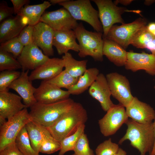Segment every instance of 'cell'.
<instances>
[{"label": "cell", "instance_id": "cell-1", "mask_svg": "<svg viewBox=\"0 0 155 155\" xmlns=\"http://www.w3.org/2000/svg\"><path fill=\"white\" fill-rule=\"evenodd\" d=\"M88 119L86 110L80 103L75 102L71 108L55 123L46 128L52 136L61 142L74 133Z\"/></svg>", "mask_w": 155, "mask_h": 155}, {"label": "cell", "instance_id": "cell-2", "mask_svg": "<svg viewBox=\"0 0 155 155\" xmlns=\"http://www.w3.org/2000/svg\"><path fill=\"white\" fill-rule=\"evenodd\" d=\"M152 122L143 124L129 119L125 123L127 126L126 133L119 144L121 145L128 140L131 145L138 150L140 155H146L147 153L150 154L155 142Z\"/></svg>", "mask_w": 155, "mask_h": 155}, {"label": "cell", "instance_id": "cell-3", "mask_svg": "<svg viewBox=\"0 0 155 155\" xmlns=\"http://www.w3.org/2000/svg\"><path fill=\"white\" fill-rule=\"evenodd\" d=\"M75 102L69 98L48 104L37 102L30 108L29 114L32 121L47 128L70 110Z\"/></svg>", "mask_w": 155, "mask_h": 155}, {"label": "cell", "instance_id": "cell-4", "mask_svg": "<svg viewBox=\"0 0 155 155\" xmlns=\"http://www.w3.org/2000/svg\"><path fill=\"white\" fill-rule=\"evenodd\" d=\"M79 42L80 49L78 55L81 58L92 57L96 61H103V33L86 30L82 23L78 24L73 30Z\"/></svg>", "mask_w": 155, "mask_h": 155}, {"label": "cell", "instance_id": "cell-5", "mask_svg": "<svg viewBox=\"0 0 155 155\" xmlns=\"http://www.w3.org/2000/svg\"><path fill=\"white\" fill-rule=\"evenodd\" d=\"M67 10L76 20L85 21L96 32H103L98 12L92 6L89 0L68 1L59 4Z\"/></svg>", "mask_w": 155, "mask_h": 155}, {"label": "cell", "instance_id": "cell-6", "mask_svg": "<svg viewBox=\"0 0 155 155\" xmlns=\"http://www.w3.org/2000/svg\"><path fill=\"white\" fill-rule=\"evenodd\" d=\"M31 121L27 108H25L0 125V151L15 142L20 131Z\"/></svg>", "mask_w": 155, "mask_h": 155}, {"label": "cell", "instance_id": "cell-7", "mask_svg": "<svg viewBox=\"0 0 155 155\" xmlns=\"http://www.w3.org/2000/svg\"><path fill=\"white\" fill-rule=\"evenodd\" d=\"M98 10V16L102 24L103 34L105 38L111 28L116 23L125 24L122 15L127 11L125 7H119L111 0H92Z\"/></svg>", "mask_w": 155, "mask_h": 155}, {"label": "cell", "instance_id": "cell-8", "mask_svg": "<svg viewBox=\"0 0 155 155\" xmlns=\"http://www.w3.org/2000/svg\"><path fill=\"white\" fill-rule=\"evenodd\" d=\"M147 24L146 19L139 17L129 23L124 24L120 26L113 25L109 30L105 38L116 42L125 49L131 44L137 32L146 26Z\"/></svg>", "mask_w": 155, "mask_h": 155}, {"label": "cell", "instance_id": "cell-9", "mask_svg": "<svg viewBox=\"0 0 155 155\" xmlns=\"http://www.w3.org/2000/svg\"><path fill=\"white\" fill-rule=\"evenodd\" d=\"M125 107L121 104H114L105 115L98 120L100 131L104 136L115 134L128 119Z\"/></svg>", "mask_w": 155, "mask_h": 155}, {"label": "cell", "instance_id": "cell-10", "mask_svg": "<svg viewBox=\"0 0 155 155\" xmlns=\"http://www.w3.org/2000/svg\"><path fill=\"white\" fill-rule=\"evenodd\" d=\"M111 95L125 107L133 99L129 80L117 72L109 73L106 76Z\"/></svg>", "mask_w": 155, "mask_h": 155}, {"label": "cell", "instance_id": "cell-11", "mask_svg": "<svg viewBox=\"0 0 155 155\" xmlns=\"http://www.w3.org/2000/svg\"><path fill=\"white\" fill-rule=\"evenodd\" d=\"M40 22L47 24L55 30H74L78 24L69 11L64 7L44 13Z\"/></svg>", "mask_w": 155, "mask_h": 155}, {"label": "cell", "instance_id": "cell-12", "mask_svg": "<svg viewBox=\"0 0 155 155\" xmlns=\"http://www.w3.org/2000/svg\"><path fill=\"white\" fill-rule=\"evenodd\" d=\"M20 96L8 90L0 92V124L6 121V119L14 116L25 108Z\"/></svg>", "mask_w": 155, "mask_h": 155}, {"label": "cell", "instance_id": "cell-13", "mask_svg": "<svg viewBox=\"0 0 155 155\" xmlns=\"http://www.w3.org/2000/svg\"><path fill=\"white\" fill-rule=\"evenodd\" d=\"M49 57L32 41L24 46L20 55L17 58L22 71L34 70L45 62Z\"/></svg>", "mask_w": 155, "mask_h": 155}, {"label": "cell", "instance_id": "cell-14", "mask_svg": "<svg viewBox=\"0 0 155 155\" xmlns=\"http://www.w3.org/2000/svg\"><path fill=\"white\" fill-rule=\"evenodd\" d=\"M70 94L46 81H42L36 88L34 96L37 102L44 104L52 103L69 98Z\"/></svg>", "mask_w": 155, "mask_h": 155}, {"label": "cell", "instance_id": "cell-15", "mask_svg": "<svg viewBox=\"0 0 155 155\" xmlns=\"http://www.w3.org/2000/svg\"><path fill=\"white\" fill-rule=\"evenodd\" d=\"M126 69L135 72L143 70L149 74L155 75V56L143 51L141 53L130 51L127 53Z\"/></svg>", "mask_w": 155, "mask_h": 155}, {"label": "cell", "instance_id": "cell-16", "mask_svg": "<svg viewBox=\"0 0 155 155\" xmlns=\"http://www.w3.org/2000/svg\"><path fill=\"white\" fill-rule=\"evenodd\" d=\"M54 31L50 26L42 22L34 26L32 40L49 57L54 55L53 46Z\"/></svg>", "mask_w": 155, "mask_h": 155}, {"label": "cell", "instance_id": "cell-17", "mask_svg": "<svg viewBox=\"0 0 155 155\" xmlns=\"http://www.w3.org/2000/svg\"><path fill=\"white\" fill-rule=\"evenodd\" d=\"M64 67L62 58H49L44 63L33 70L29 75L30 81L36 80H49L58 75Z\"/></svg>", "mask_w": 155, "mask_h": 155}, {"label": "cell", "instance_id": "cell-18", "mask_svg": "<svg viewBox=\"0 0 155 155\" xmlns=\"http://www.w3.org/2000/svg\"><path fill=\"white\" fill-rule=\"evenodd\" d=\"M89 94L99 102L102 110L107 112L114 104L111 99V92L106 76L99 73L89 88Z\"/></svg>", "mask_w": 155, "mask_h": 155}, {"label": "cell", "instance_id": "cell-19", "mask_svg": "<svg viewBox=\"0 0 155 155\" xmlns=\"http://www.w3.org/2000/svg\"><path fill=\"white\" fill-rule=\"evenodd\" d=\"M128 117L137 122L147 124L152 122L155 117V110L149 104L134 97L131 102L126 107Z\"/></svg>", "mask_w": 155, "mask_h": 155}, {"label": "cell", "instance_id": "cell-20", "mask_svg": "<svg viewBox=\"0 0 155 155\" xmlns=\"http://www.w3.org/2000/svg\"><path fill=\"white\" fill-rule=\"evenodd\" d=\"M29 71L28 70L22 71L19 77L9 87V88L13 90L19 94L27 108H30L37 102L34 96L36 88L29 80Z\"/></svg>", "mask_w": 155, "mask_h": 155}, {"label": "cell", "instance_id": "cell-21", "mask_svg": "<svg viewBox=\"0 0 155 155\" xmlns=\"http://www.w3.org/2000/svg\"><path fill=\"white\" fill-rule=\"evenodd\" d=\"M27 25V20L18 14L3 21L0 25V43L18 36Z\"/></svg>", "mask_w": 155, "mask_h": 155}, {"label": "cell", "instance_id": "cell-22", "mask_svg": "<svg viewBox=\"0 0 155 155\" xmlns=\"http://www.w3.org/2000/svg\"><path fill=\"white\" fill-rule=\"evenodd\" d=\"M76 38L73 30L67 31L55 30L53 45L56 48L59 55L65 54L70 50L78 52L80 47L76 42Z\"/></svg>", "mask_w": 155, "mask_h": 155}, {"label": "cell", "instance_id": "cell-23", "mask_svg": "<svg viewBox=\"0 0 155 155\" xmlns=\"http://www.w3.org/2000/svg\"><path fill=\"white\" fill-rule=\"evenodd\" d=\"M103 39V55L117 66H125L127 61L128 52L116 42L106 38Z\"/></svg>", "mask_w": 155, "mask_h": 155}, {"label": "cell", "instance_id": "cell-24", "mask_svg": "<svg viewBox=\"0 0 155 155\" xmlns=\"http://www.w3.org/2000/svg\"><path fill=\"white\" fill-rule=\"evenodd\" d=\"M25 127L32 147L39 153L42 141L51 133L46 128L32 120L28 123Z\"/></svg>", "mask_w": 155, "mask_h": 155}, {"label": "cell", "instance_id": "cell-25", "mask_svg": "<svg viewBox=\"0 0 155 155\" xmlns=\"http://www.w3.org/2000/svg\"><path fill=\"white\" fill-rule=\"evenodd\" d=\"M51 4L49 1H44L37 5H25L17 14L25 18L27 20L28 25L34 26L39 22L45 10Z\"/></svg>", "mask_w": 155, "mask_h": 155}, {"label": "cell", "instance_id": "cell-26", "mask_svg": "<svg viewBox=\"0 0 155 155\" xmlns=\"http://www.w3.org/2000/svg\"><path fill=\"white\" fill-rule=\"evenodd\" d=\"M99 74V70L96 68L87 69L77 83L67 91L70 94L78 95L82 93L92 85Z\"/></svg>", "mask_w": 155, "mask_h": 155}, {"label": "cell", "instance_id": "cell-27", "mask_svg": "<svg viewBox=\"0 0 155 155\" xmlns=\"http://www.w3.org/2000/svg\"><path fill=\"white\" fill-rule=\"evenodd\" d=\"M65 70L73 77L79 79L87 70L88 60L78 61L68 52L62 56Z\"/></svg>", "mask_w": 155, "mask_h": 155}, {"label": "cell", "instance_id": "cell-28", "mask_svg": "<svg viewBox=\"0 0 155 155\" xmlns=\"http://www.w3.org/2000/svg\"><path fill=\"white\" fill-rule=\"evenodd\" d=\"M15 142L19 150L24 155H40L32 146L25 126L18 134Z\"/></svg>", "mask_w": 155, "mask_h": 155}, {"label": "cell", "instance_id": "cell-29", "mask_svg": "<svg viewBox=\"0 0 155 155\" xmlns=\"http://www.w3.org/2000/svg\"><path fill=\"white\" fill-rule=\"evenodd\" d=\"M85 127V124L81 125L74 133L65 137L60 142L61 148L58 155H64L68 151H73L79 137L84 132Z\"/></svg>", "mask_w": 155, "mask_h": 155}, {"label": "cell", "instance_id": "cell-30", "mask_svg": "<svg viewBox=\"0 0 155 155\" xmlns=\"http://www.w3.org/2000/svg\"><path fill=\"white\" fill-rule=\"evenodd\" d=\"M79 79L73 77L64 69L55 77L47 81L60 88H64L68 90L77 83Z\"/></svg>", "mask_w": 155, "mask_h": 155}, {"label": "cell", "instance_id": "cell-31", "mask_svg": "<svg viewBox=\"0 0 155 155\" xmlns=\"http://www.w3.org/2000/svg\"><path fill=\"white\" fill-rule=\"evenodd\" d=\"M22 69L21 66L13 55L0 50V71L16 70Z\"/></svg>", "mask_w": 155, "mask_h": 155}, {"label": "cell", "instance_id": "cell-32", "mask_svg": "<svg viewBox=\"0 0 155 155\" xmlns=\"http://www.w3.org/2000/svg\"><path fill=\"white\" fill-rule=\"evenodd\" d=\"M154 36L148 30L147 25L140 29L134 37L131 44L137 48L144 49Z\"/></svg>", "mask_w": 155, "mask_h": 155}, {"label": "cell", "instance_id": "cell-33", "mask_svg": "<svg viewBox=\"0 0 155 155\" xmlns=\"http://www.w3.org/2000/svg\"><path fill=\"white\" fill-rule=\"evenodd\" d=\"M24 46L17 36L1 43L0 50L11 53L17 59L21 53Z\"/></svg>", "mask_w": 155, "mask_h": 155}, {"label": "cell", "instance_id": "cell-34", "mask_svg": "<svg viewBox=\"0 0 155 155\" xmlns=\"http://www.w3.org/2000/svg\"><path fill=\"white\" fill-rule=\"evenodd\" d=\"M61 148L60 142L56 140L50 134L46 136L42 141L39 152L51 154L59 151Z\"/></svg>", "mask_w": 155, "mask_h": 155}, {"label": "cell", "instance_id": "cell-35", "mask_svg": "<svg viewBox=\"0 0 155 155\" xmlns=\"http://www.w3.org/2000/svg\"><path fill=\"white\" fill-rule=\"evenodd\" d=\"M21 73L16 70H5L1 71L0 73V92L8 90L9 86L19 77Z\"/></svg>", "mask_w": 155, "mask_h": 155}, {"label": "cell", "instance_id": "cell-36", "mask_svg": "<svg viewBox=\"0 0 155 155\" xmlns=\"http://www.w3.org/2000/svg\"><path fill=\"white\" fill-rule=\"evenodd\" d=\"M73 151L74 153L71 155H94L90 147L87 136L84 132L80 136Z\"/></svg>", "mask_w": 155, "mask_h": 155}, {"label": "cell", "instance_id": "cell-37", "mask_svg": "<svg viewBox=\"0 0 155 155\" xmlns=\"http://www.w3.org/2000/svg\"><path fill=\"white\" fill-rule=\"evenodd\" d=\"M119 148L118 144L113 142L111 138L100 144L95 150L96 155H114Z\"/></svg>", "mask_w": 155, "mask_h": 155}, {"label": "cell", "instance_id": "cell-38", "mask_svg": "<svg viewBox=\"0 0 155 155\" xmlns=\"http://www.w3.org/2000/svg\"><path fill=\"white\" fill-rule=\"evenodd\" d=\"M34 26L27 25L22 30L18 36L21 43L26 46L32 41Z\"/></svg>", "mask_w": 155, "mask_h": 155}, {"label": "cell", "instance_id": "cell-39", "mask_svg": "<svg viewBox=\"0 0 155 155\" xmlns=\"http://www.w3.org/2000/svg\"><path fill=\"white\" fill-rule=\"evenodd\" d=\"M14 13L13 7L8 6L5 2L3 1L0 4V22L11 17Z\"/></svg>", "mask_w": 155, "mask_h": 155}, {"label": "cell", "instance_id": "cell-40", "mask_svg": "<svg viewBox=\"0 0 155 155\" xmlns=\"http://www.w3.org/2000/svg\"><path fill=\"white\" fill-rule=\"evenodd\" d=\"M0 155H24L18 148L15 142L8 145L0 151Z\"/></svg>", "mask_w": 155, "mask_h": 155}, {"label": "cell", "instance_id": "cell-41", "mask_svg": "<svg viewBox=\"0 0 155 155\" xmlns=\"http://www.w3.org/2000/svg\"><path fill=\"white\" fill-rule=\"evenodd\" d=\"M14 9V14H17L24 5H28L30 2L29 0H11Z\"/></svg>", "mask_w": 155, "mask_h": 155}, {"label": "cell", "instance_id": "cell-42", "mask_svg": "<svg viewBox=\"0 0 155 155\" xmlns=\"http://www.w3.org/2000/svg\"><path fill=\"white\" fill-rule=\"evenodd\" d=\"M146 48L150 51L152 54L155 56V36L148 44Z\"/></svg>", "mask_w": 155, "mask_h": 155}, {"label": "cell", "instance_id": "cell-43", "mask_svg": "<svg viewBox=\"0 0 155 155\" xmlns=\"http://www.w3.org/2000/svg\"><path fill=\"white\" fill-rule=\"evenodd\" d=\"M147 28L148 31L155 36V22L150 23L147 25Z\"/></svg>", "mask_w": 155, "mask_h": 155}, {"label": "cell", "instance_id": "cell-44", "mask_svg": "<svg viewBox=\"0 0 155 155\" xmlns=\"http://www.w3.org/2000/svg\"><path fill=\"white\" fill-rule=\"evenodd\" d=\"M133 1V0H116L113 2L114 3L117 5L119 3L123 5H127Z\"/></svg>", "mask_w": 155, "mask_h": 155}, {"label": "cell", "instance_id": "cell-45", "mask_svg": "<svg viewBox=\"0 0 155 155\" xmlns=\"http://www.w3.org/2000/svg\"><path fill=\"white\" fill-rule=\"evenodd\" d=\"M153 130L155 136V142L152 151L149 155H155V117L152 122Z\"/></svg>", "mask_w": 155, "mask_h": 155}, {"label": "cell", "instance_id": "cell-46", "mask_svg": "<svg viewBox=\"0 0 155 155\" xmlns=\"http://www.w3.org/2000/svg\"><path fill=\"white\" fill-rule=\"evenodd\" d=\"M68 0H49V1L51 4L55 5L65 2L68 1Z\"/></svg>", "mask_w": 155, "mask_h": 155}, {"label": "cell", "instance_id": "cell-47", "mask_svg": "<svg viewBox=\"0 0 155 155\" xmlns=\"http://www.w3.org/2000/svg\"><path fill=\"white\" fill-rule=\"evenodd\" d=\"M126 152L124 150L119 148L117 152L114 155H127Z\"/></svg>", "mask_w": 155, "mask_h": 155}, {"label": "cell", "instance_id": "cell-48", "mask_svg": "<svg viewBox=\"0 0 155 155\" xmlns=\"http://www.w3.org/2000/svg\"><path fill=\"white\" fill-rule=\"evenodd\" d=\"M155 2V0H146L144 2V4L146 5H149L152 4Z\"/></svg>", "mask_w": 155, "mask_h": 155}, {"label": "cell", "instance_id": "cell-49", "mask_svg": "<svg viewBox=\"0 0 155 155\" xmlns=\"http://www.w3.org/2000/svg\"><path fill=\"white\" fill-rule=\"evenodd\" d=\"M154 88L155 89V85L154 86Z\"/></svg>", "mask_w": 155, "mask_h": 155}]
</instances>
